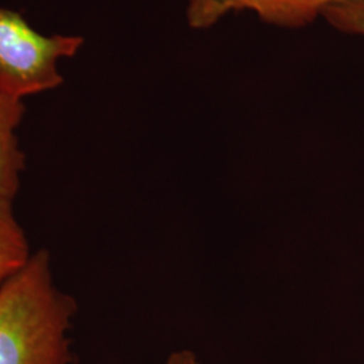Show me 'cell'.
<instances>
[{"label": "cell", "mask_w": 364, "mask_h": 364, "mask_svg": "<svg viewBox=\"0 0 364 364\" xmlns=\"http://www.w3.org/2000/svg\"><path fill=\"white\" fill-rule=\"evenodd\" d=\"M76 299L53 278L48 250L0 287V364H72L69 331Z\"/></svg>", "instance_id": "obj_1"}, {"label": "cell", "mask_w": 364, "mask_h": 364, "mask_svg": "<svg viewBox=\"0 0 364 364\" xmlns=\"http://www.w3.org/2000/svg\"><path fill=\"white\" fill-rule=\"evenodd\" d=\"M84 45L78 36H45L22 13L0 6V93L25 97L58 88L64 77L58 61Z\"/></svg>", "instance_id": "obj_2"}, {"label": "cell", "mask_w": 364, "mask_h": 364, "mask_svg": "<svg viewBox=\"0 0 364 364\" xmlns=\"http://www.w3.org/2000/svg\"><path fill=\"white\" fill-rule=\"evenodd\" d=\"M340 1L344 0H186V22L193 30H205L228 14L250 11L272 26L302 28Z\"/></svg>", "instance_id": "obj_3"}, {"label": "cell", "mask_w": 364, "mask_h": 364, "mask_svg": "<svg viewBox=\"0 0 364 364\" xmlns=\"http://www.w3.org/2000/svg\"><path fill=\"white\" fill-rule=\"evenodd\" d=\"M25 114L23 100L0 93V200L3 201L14 203L26 168V156L16 136Z\"/></svg>", "instance_id": "obj_4"}, {"label": "cell", "mask_w": 364, "mask_h": 364, "mask_svg": "<svg viewBox=\"0 0 364 364\" xmlns=\"http://www.w3.org/2000/svg\"><path fill=\"white\" fill-rule=\"evenodd\" d=\"M33 254L14 203L0 200V287L26 267Z\"/></svg>", "instance_id": "obj_5"}, {"label": "cell", "mask_w": 364, "mask_h": 364, "mask_svg": "<svg viewBox=\"0 0 364 364\" xmlns=\"http://www.w3.org/2000/svg\"><path fill=\"white\" fill-rule=\"evenodd\" d=\"M338 31L364 37V0H344L326 7L323 16Z\"/></svg>", "instance_id": "obj_6"}, {"label": "cell", "mask_w": 364, "mask_h": 364, "mask_svg": "<svg viewBox=\"0 0 364 364\" xmlns=\"http://www.w3.org/2000/svg\"><path fill=\"white\" fill-rule=\"evenodd\" d=\"M165 364H200L196 359L195 353L191 351H178L171 353Z\"/></svg>", "instance_id": "obj_7"}]
</instances>
